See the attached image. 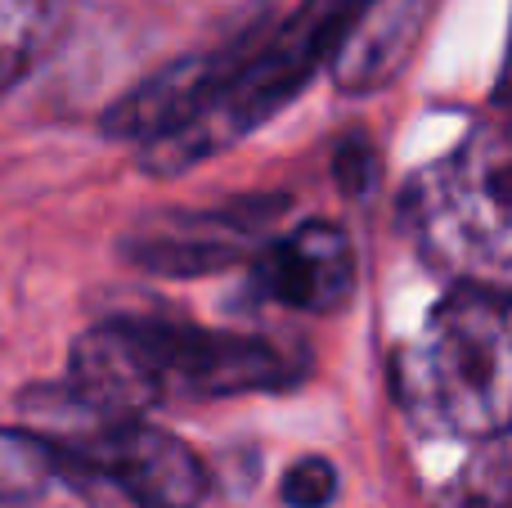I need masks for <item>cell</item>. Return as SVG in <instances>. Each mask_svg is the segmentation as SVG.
Wrapping results in <instances>:
<instances>
[{"mask_svg":"<svg viewBox=\"0 0 512 508\" xmlns=\"http://www.w3.org/2000/svg\"><path fill=\"white\" fill-rule=\"evenodd\" d=\"M90 428L50 437L63 482H108L135 508H198L207 468L185 441L144 423L140 414H90Z\"/></svg>","mask_w":512,"mask_h":508,"instance_id":"5b68a950","label":"cell"},{"mask_svg":"<svg viewBox=\"0 0 512 508\" xmlns=\"http://www.w3.org/2000/svg\"><path fill=\"white\" fill-rule=\"evenodd\" d=\"M333 495H337V468L319 455L292 464L288 477H283V504L288 508H328Z\"/></svg>","mask_w":512,"mask_h":508,"instance_id":"8fae6325","label":"cell"},{"mask_svg":"<svg viewBox=\"0 0 512 508\" xmlns=\"http://www.w3.org/2000/svg\"><path fill=\"white\" fill-rule=\"evenodd\" d=\"M400 216L432 266L454 279L508 288L512 212H508V135L481 122L450 158H436L405 185Z\"/></svg>","mask_w":512,"mask_h":508,"instance_id":"277c9868","label":"cell"},{"mask_svg":"<svg viewBox=\"0 0 512 508\" xmlns=\"http://www.w3.org/2000/svg\"><path fill=\"white\" fill-rule=\"evenodd\" d=\"M436 508H512V464H508V432L481 437L477 455L463 473L441 491Z\"/></svg>","mask_w":512,"mask_h":508,"instance_id":"9c48e42d","label":"cell"},{"mask_svg":"<svg viewBox=\"0 0 512 508\" xmlns=\"http://www.w3.org/2000/svg\"><path fill=\"white\" fill-rule=\"evenodd\" d=\"M252 293L301 315H328L355 288V248L337 225L306 221L252 252Z\"/></svg>","mask_w":512,"mask_h":508,"instance_id":"52a82bcc","label":"cell"},{"mask_svg":"<svg viewBox=\"0 0 512 508\" xmlns=\"http://www.w3.org/2000/svg\"><path fill=\"white\" fill-rule=\"evenodd\" d=\"M279 198H252L212 212H158L126 239V257L153 275H207L261 248Z\"/></svg>","mask_w":512,"mask_h":508,"instance_id":"8992f818","label":"cell"},{"mask_svg":"<svg viewBox=\"0 0 512 508\" xmlns=\"http://www.w3.org/2000/svg\"><path fill=\"white\" fill-rule=\"evenodd\" d=\"M59 482L63 464L45 432H0V500L32 504Z\"/></svg>","mask_w":512,"mask_h":508,"instance_id":"ba28073f","label":"cell"},{"mask_svg":"<svg viewBox=\"0 0 512 508\" xmlns=\"http://www.w3.org/2000/svg\"><path fill=\"white\" fill-rule=\"evenodd\" d=\"M364 5L369 0H306L301 14H292L279 32L225 50V72L207 95V104L180 131L144 144V167L158 171V176H176V171L198 167V162L216 158L234 140L256 131L346 41Z\"/></svg>","mask_w":512,"mask_h":508,"instance_id":"3957f363","label":"cell"},{"mask_svg":"<svg viewBox=\"0 0 512 508\" xmlns=\"http://www.w3.org/2000/svg\"><path fill=\"white\" fill-rule=\"evenodd\" d=\"M297 374V360L270 338L108 320L72 342L68 392L86 414H144L167 401L274 392L297 383Z\"/></svg>","mask_w":512,"mask_h":508,"instance_id":"6da1fadb","label":"cell"},{"mask_svg":"<svg viewBox=\"0 0 512 508\" xmlns=\"http://www.w3.org/2000/svg\"><path fill=\"white\" fill-rule=\"evenodd\" d=\"M54 23V0H0V95L32 68Z\"/></svg>","mask_w":512,"mask_h":508,"instance_id":"30bf717a","label":"cell"},{"mask_svg":"<svg viewBox=\"0 0 512 508\" xmlns=\"http://www.w3.org/2000/svg\"><path fill=\"white\" fill-rule=\"evenodd\" d=\"M508 288L454 279L418 338L391 360L396 405L427 437H495L508 432L512 401Z\"/></svg>","mask_w":512,"mask_h":508,"instance_id":"7a4b0ae2","label":"cell"}]
</instances>
